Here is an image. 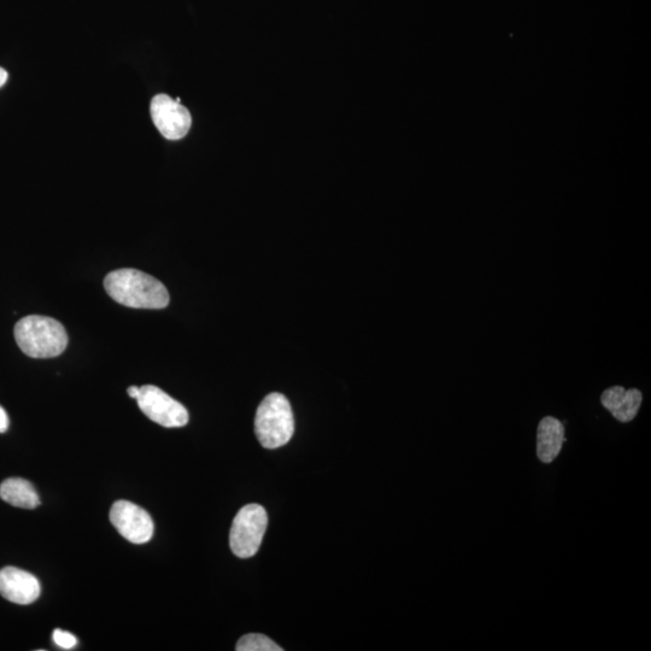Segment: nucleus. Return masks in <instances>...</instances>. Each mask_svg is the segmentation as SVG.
Listing matches in <instances>:
<instances>
[{
	"mask_svg": "<svg viewBox=\"0 0 651 651\" xmlns=\"http://www.w3.org/2000/svg\"><path fill=\"white\" fill-rule=\"evenodd\" d=\"M108 295L122 306L134 309H164L169 292L160 280L137 269H117L104 279Z\"/></svg>",
	"mask_w": 651,
	"mask_h": 651,
	"instance_id": "nucleus-1",
	"label": "nucleus"
},
{
	"mask_svg": "<svg viewBox=\"0 0 651 651\" xmlns=\"http://www.w3.org/2000/svg\"><path fill=\"white\" fill-rule=\"evenodd\" d=\"M14 333L17 345L33 359H52L67 349L66 328L48 316H26L17 322Z\"/></svg>",
	"mask_w": 651,
	"mask_h": 651,
	"instance_id": "nucleus-2",
	"label": "nucleus"
},
{
	"mask_svg": "<svg viewBox=\"0 0 651 651\" xmlns=\"http://www.w3.org/2000/svg\"><path fill=\"white\" fill-rule=\"evenodd\" d=\"M255 432L258 442L266 449H277L290 442L295 419L284 395L275 392L262 401L256 413Z\"/></svg>",
	"mask_w": 651,
	"mask_h": 651,
	"instance_id": "nucleus-3",
	"label": "nucleus"
},
{
	"mask_svg": "<svg viewBox=\"0 0 651 651\" xmlns=\"http://www.w3.org/2000/svg\"><path fill=\"white\" fill-rule=\"evenodd\" d=\"M268 526L266 509L260 504H248L239 510L233 520L230 545L239 559H250L257 554Z\"/></svg>",
	"mask_w": 651,
	"mask_h": 651,
	"instance_id": "nucleus-4",
	"label": "nucleus"
},
{
	"mask_svg": "<svg viewBox=\"0 0 651 651\" xmlns=\"http://www.w3.org/2000/svg\"><path fill=\"white\" fill-rule=\"evenodd\" d=\"M138 406L156 424L168 428L184 427L190 416L187 409L154 385L140 387Z\"/></svg>",
	"mask_w": 651,
	"mask_h": 651,
	"instance_id": "nucleus-5",
	"label": "nucleus"
},
{
	"mask_svg": "<svg viewBox=\"0 0 651 651\" xmlns=\"http://www.w3.org/2000/svg\"><path fill=\"white\" fill-rule=\"evenodd\" d=\"M110 521L117 532L133 544L148 543L154 536V521L146 510L128 501H117L110 510Z\"/></svg>",
	"mask_w": 651,
	"mask_h": 651,
	"instance_id": "nucleus-6",
	"label": "nucleus"
},
{
	"mask_svg": "<svg viewBox=\"0 0 651 651\" xmlns=\"http://www.w3.org/2000/svg\"><path fill=\"white\" fill-rule=\"evenodd\" d=\"M152 121L162 136L169 140L183 139L192 125L190 111L167 95H158L150 105Z\"/></svg>",
	"mask_w": 651,
	"mask_h": 651,
	"instance_id": "nucleus-7",
	"label": "nucleus"
},
{
	"mask_svg": "<svg viewBox=\"0 0 651 651\" xmlns=\"http://www.w3.org/2000/svg\"><path fill=\"white\" fill-rule=\"evenodd\" d=\"M40 592L39 580L33 574L16 567L0 570V595L5 600L27 606L38 600Z\"/></svg>",
	"mask_w": 651,
	"mask_h": 651,
	"instance_id": "nucleus-8",
	"label": "nucleus"
},
{
	"mask_svg": "<svg viewBox=\"0 0 651 651\" xmlns=\"http://www.w3.org/2000/svg\"><path fill=\"white\" fill-rule=\"evenodd\" d=\"M643 402L642 392L637 389L626 390L624 386H612L603 391L601 404L615 419L623 424L636 418Z\"/></svg>",
	"mask_w": 651,
	"mask_h": 651,
	"instance_id": "nucleus-9",
	"label": "nucleus"
},
{
	"mask_svg": "<svg viewBox=\"0 0 651 651\" xmlns=\"http://www.w3.org/2000/svg\"><path fill=\"white\" fill-rule=\"evenodd\" d=\"M566 441L565 425L554 416H545L537 428L538 460L542 463L555 461Z\"/></svg>",
	"mask_w": 651,
	"mask_h": 651,
	"instance_id": "nucleus-10",
	"label": "nucleus"
},
{
	"mask_svg": "<svg viewBox=\"0 0 651 651\" xmlns=\"http://www.w3.org/2000/svg\"><path fill=\"white\" fill-rule=\"evenodd\" d=\"M0 498L11 506L34 509L40 506V498L33 485L22 478H10L0 485Z\"/></svg>",
	"mask_w": 651,
	"mask_h": 651,
	"instance_id": "nucleus-11",
	"label": "nucleus"
},
{
	"mask_svg": "<svg viewBox=\"0 0 651 651\" xmlns=\"http://www.w3.org/2000/svg\"><path fill=\"white\" fill-rule=\"evenodd\" d=\"M236 650L238 651H283L279 645L267 636L250 633L239 639Z\"/></svg>",
	"mask_w": 651,
	"mask_h": 651,
	"instance_id": "nucleus-12",
	"label": "nucleus"
},
{
	"mask_svg": "<svg viewBox=\"0 0 651 651\" xmlns=\"http://www.w3.org/2000/svg\"><path fill=\"white\" fill-rule=\"evenodd\" d=\"M52 637H54V642L58 645V647L64 650L73 649L75 648V645L78 644V639H76L72 633L60 629L55 630Z\"/></svg>",
	"mask_w": 651,
	"mask_h": 651,
	"instance_id": "nucleus-13",
	"label": "nucleus"
},
{
	"mask_svg": "<svg viewBox=\"0 0 651 651\" xmlns=\"http://www.w3.org/2000/svg\"><path fill=\"white\" fill-rule=\"evenodd\" d=\"M9 428V416L5 409L0 406V433H5Z\"/></svg>",
	"mask_w": 651,
	"mask_h": 651,
	"instance_id": "nucleus-14",
	"label": "nucleus"
},
{
	"mask_svg": "<svg viewBox=\"0 0 651 651\" xmlns=\"http://www.w3.org/2000/svg\"><path fill=\"white\" fill-rule=\"evenodd\" d=\"M128 395H129V397L134 398V400H138V397L140 395V387H138V386L129 387Z\"/></svg>",
	"mask_w": 651,
	"mask_h": 651,
	"instance_id": "nucleus-15",
	"label": "nucleus"
},
{
	"mask_svg": "<svg viewBox=\"0 0 651 651\" xmlns=\"http://www.w3.org/2000/svg\"><path fill=\"white\" fill-rule=\"evenodd\" d=\"M8 72L7 70L0 68V87L4 86L7 84L8 81Z\"/></svg>",
	"mask_w": 651,
	"mask_h": 651,
	"instance_id": "nucleus-16",
	"label": "nucleus"
}]
</instances>
